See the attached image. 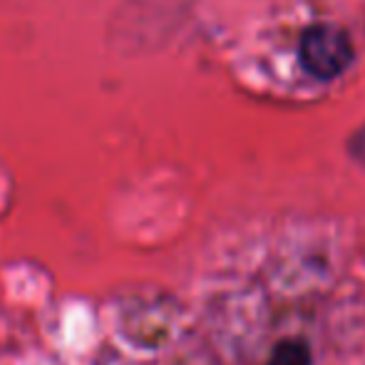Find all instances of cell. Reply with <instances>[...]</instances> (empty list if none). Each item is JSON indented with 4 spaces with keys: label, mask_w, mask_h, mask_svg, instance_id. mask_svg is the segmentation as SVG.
Instances as JSON below:
<instances>
[{
    "label": "cell",
    "mask_w": 365,
    "mask_h": 365,
    "mask_svg": "<svg viewBox=\"0 0 365 365\" xmlns=\"http://www.w3.org/2000/svg\"><path fill=\"white\" fill-rule=\"evenodd\" d=\"M269 365H311V351L303 341H281Z\"/></svg>",
    "instance_id": "cell-2"
},
{
    "label": "cell",
    "mask_w": 365,
    "mask_h": 365,
    "mask_svg": "<svg viewBox=\"0 0 365 365\" xmlns=\"http://www.w3.org/2000/svg\"><path fill=\"white\" fill-rule=\"evenodd\" d=\"M353 60L351 38L333 23H318L306 30L301 40V63L318 80H333L343 75Z\"/></svg>",
    "instance_id": "cell-1"
}]
</instances>
